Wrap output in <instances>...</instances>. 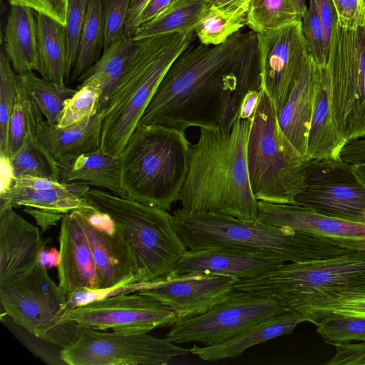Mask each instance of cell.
<instances>
[{
    "label": "cell",
    "instance_id": "obj_1",
    "mask_svg": "<svg viewBox=\"0 0 365 365\" xmlns=\"http://www.w3.org/2000/svg\"><path fill=\"white\" fill-rule=\"evenodd\" d=\"M252 89L262 90L256 33L239 31L215 46L190 44L168 68L138 124L228 129Z\"/></svg>",
    "mask_w": 365,
    "mask_h": 365
},
{
    "label": "cell",
    "instance_id": "obj_2",
    "mask_svg": "<svg viewBox=\"0 0 365 365\" xmlns=\"http://www.w3.org/2000/svg\"><path fill=\"white\" fill-rule=\"evenodd\" d=\"M254 115L237 118L228 129L200 128L191 144L185 180L180 194L182 210L257 220L247 165V145Z\"/></svg>",
    "mask_w": 365,
    "mask_h": 365
},
{
    "label": "cell",
    "instance_id": "obj_3",
    "mask_svg": "<svg viewBox=\"0 0 365 365\" xmlns=\"http://www.w3.org/2000/svg\"><path fill=\"white\" fill-rule=\"evenodd\" d=\"M176 230L188 250L232 247L284 262H306L365 250V242L336 240L232 216L176 210Z\"/></svg>",
    "mask_w": 365,
    "mask_h": 365
},
{
    "label": "cell",
    "instance_id": "obj_4",
    "mask_svg": "<svg viewBox=\"0 0 365 365\" xmlns=\"http://www.w3.org/2000/svg\"><path fill=\"white\" fill-rule=\"evenodd\" d=\"M233 289L273 298L287 310L315 324L322 312L365 295V250L282 263L260 277L237 282Z\"/></svg>",
    "mask_w": 365,
    "mask_h": 365
},
{
    "label": "cell",
    "instance_id": "obj_5",
    "mask_svg": "<svg viewBox=\"0 0 365 365\" xmlns=\"http://www.w3.org/2000/svg\"><path fill=\"white\" fill-rule=\"evenodd\" d=\"M190 145L183 130L138 124L118 156L125 197L170 211L185 180Z\"/></svg>",
    "mask_w": 365,
    "mask_h": 365
},
{
    "label": "cell",
    "instance_id": "obj_6",
    "mask_svg": "<svg viewBox=\"0 0 365 365\" xmlns=\"http://www.w3.org/2000/svg\"><path fill=\"white\" fill-rule=\"evenodd\" d=\"M193 38L194 34L174 33L138 40L128 67L101 110L103 152L120 155L165 74Z\"/></svg>",
    "mask_w": 365,
    "mask_h": 365
},
{
    "label": "cell",
    "instance_id": "obj_7",
    "mask_svg": "<svg viewBox=\"0 0 365 365\" xmlns=\"http://www.w3.org/2000/svg\"><path fill=\"white\" fill-rule=\"evenodd\" d=\"M77 192L109 215L122 231L133 266L135 284L171 274L188 250L168 211L100 189L81 186Z\"/></svg>",
    "mask_w": 365,
    "mask_h": 365
},
{
    "label": "cell",
    "instance_id": "obj_8",
    "mask_svg": "<svg viewBox=\"0 0 365 365\" xmlns=\"http://www.w3.org/2000/svg\"><path fill=\"white\" fill-rule=\"evenodd\" d=\"M308 161L282 131L272 104L262 91L247 145L250 182L255 198L295 204Z\"/></svg>",
    "mask_w": 365,
    "mask_h": 365
},
{
    "label": "cell",
    "instance_id": "obj_9",
    "mask_svg": "<svg viewBox=\"0 0 365 365\" xmlns=\"http://www.w3.org/2000/svg\"><path fill=\"white\" fill-rule=\"evenodd\" d=\"M0 302L15 324L61 349L78 336L81 327L76 322H61L68 309L67 296L39 262L31 269L0 282Z\"/></svg>",
    "mask_w": 365,
    "mask_h": 365
},
{
    "label": "cell",
    "instance_id": "obj_10",
    "mask_svg": "<svg viewBox=\"0 0 365 365\" xmlns=\"http://www.w3.org/2000/svg\"><path fill=\"white\" fill-rule=\"evenodd\" d=\"M334 115L346 141L365 135V26L349 29L337 22L327 63Z\"/></svg>",
    "mask_w": 365,
    "mask_h": 365
},
{
    "label": "cell",
    "instance_id": "obj_11",
    "mask_svg": "<svg viewBox=\"0 0 365 365\" xmlns=\"http://www.w3.org/2000/svg\"><path fill=\"white\" fill-rule=\"evenodd\" d=\"M286 310L273 298L233 289L205 313L175 323L165 339L175 344H219Z\"/></svg>",
    "mask_w": 365,
    "mask_h": 365
},
{
    "label": "cell",
    "instance_id": "obj_12",
    "mask_svg": "<svg viewBox=\"0 0 365 365\" xmlns=\"http://www.w3.org/2000/svg\"><path fill=\"white\" fill-rule=\"evenodd\" d=\"M189 352L190 349L148 333L81 327L76 339L61 349L60 356L68 365H164Z\"/></svg>",
    "mask_w": 365,
    "mask_h": 365
},
{
    "label": "cell",
    "instance_id": "obj_13",
    "mask_svg": "<svg viewBox=\"0 0 365 365\" xmlns=\"http://www.w3.org/2000/svg\"><path fill=\"white\" fill-rule=\"evenodd\" d=\"M61 322H74L80 327L98 330L148 333L156 328L170 327L178 319L161 302L135 292L108 295L68 308Z\"/></svg>",
    "mask_w": 365,
    "mask_h": 365
},
{
    "label": "cell",
    "instance_id": "obj_14",
    "mask_svg": "<svg viewBox=\"0 0 365 365\" xmlns=\"http://www.w3.org/2000/svg\"><path fill=\"white\" fill-rule=\"evenodd\" d=\"M294 202L326 216L365 223V187L340 158L309 160Z\"/></svg>",
    "mask_w": 365,
    "mask_h": 365
},
{
    "label": "cell",
    "instance_id": "obj_15",
    "mask_svg": "<svg viewBox=\"0 0 365 365\" xmlns=\"http://www.w3.org/2000/svg\"><path fill=\"white\" fill-rule=\"evenodd\" d=\"M262 90L279 114L309 53L302 21L257 34Z\"/></svg>",
    "mask_w": 365,
    "mask_h": 365
},
{
    "label": "cell",
    "instance_id": "obj_16",
    "mask_svg": "<svg viewBox=\"0 0 365 365\" xmlns=\"http://www.w3.org/2000/svg\"><path fill=\"white\" fill-rule=\"evenodd\" d=\"M235 277L214 274L175 276L136 284L132 291L151 297L171 309L178 322L200 315L233 289Z\"/></svg>",
    "mask_w": 365,
    "mask_h": 365
},
{
    "label": "cell",
    "instance_id": "obj_17",
    "mask_svg": "<svg viewBox=\"0 0 365 365\" xmlns=\"http://www.w3.org/2000/svg\"><path fill=\"white\" fill-rule=\"evenodd\" d=\"M100 277L101 289L116 291L135 284L130 255L122 231L107 214L95 207L78 210Z\"/></svg>",
    "mask_w": 365,
    "mask_h": 365
},
{
    "label": "cell",
    "instance_id": "obj_18",
    "mask_svg": "<svg viewBox=\"0 0 365 365\" xmlns=\"http://www.w3.org/2000/svg\"><path fill=\"white\" fill-rule=\"evenodd\" d=\"M59 255L58 287L67 297L84 290H101L100 277L77 210L61 218Z\"/></svg>",
    "mask_w": 365,
    "mask_h": 365
},
{
    "label": "cell",
    "instance_id": "obj_19",
    "mask_svg": "<svg viewBox=\"0 0 365 365\" xmlns=\"http://www.w3.org/2000/svg\"><path fill=\"white\" fill-rule=\"evenodd\" d=\"M284 263L259 253L232 247H216L187 250L171 273L175 276L214 274L235 277L239 281L260 277Z\"/></svg>",
    "mask_w": 365,
    "mask_h": 365
},
{
    "label": "cell",
    "instance_id": "obj_20",
    "mask_svg": "<svg viewBox=\"0 0 365 365\" xmlns=\"http://www.w3.org/2000/svg\"><path fill=\"white\" fill-rule=\"evenodd\" d=\"M257 221L336 240L365 242V223L326 216L297 204L257 201Z\"/></svg>",
    "mask_w": 365,
    "mask_h": 365
},
{
    "label": "cell",
    "instance_id": "obj_21",
    "mask_svg": "<svg viewBox=\"0 0 365 365\" xmlns=\"http://www.w3.org/2000/svg\"><path fill=\"white\" fill-rule=\"evenodd\" d=\"M2 205H24L62 215L94 207L67 184L51 178H15L9 173L1 186L0 206Z\"/></svg>",
    "mask_w": 365,
    "mask_h": 365
},
{
    "label": "cell",
    "instance_id": "obj_22",
    "mask_svg": "<svg viewBox=\"0 0 365 365\" xmlns=\"http://www.w3.org/2000/svg\"><path fill=\"white\" fill-rule=\"evenodd\" d=\"M13 207L0 206V282L34 268L44 248L38 228Z\"/></svg>",
    "mask_w": 365,
    "mask_h": 365
},
{
    "label": "cell",
    "instance_id": "obj_23",
    "mask_svg": "<svg viewBox=\"0 0 365 365\" xmlns=\"http://www.w3.org/2000/svg\"><path fill=\"white\" fill-rule=\"evenodd\" d=\"M317 68L318 64L309 53L277 115L282 131L292 145L304 156L313 110Z\"/></svg>",
    "mask_w": 365,
    "mask_h": 365
},
{
    "label": "cell",
    "instance_id": "obj_24",
    "mask_svg": "<svg viewBox=\"0 0 365 365\" xmlns=\"http://www.w3.org/2000/svg\"><path fill=\"white\" fill-rule=\"evenodd\" d=\"M346 142L338 130L334 115L328 66L318 64L306 156L308 160L339 158Z\"/></svg>",
    "mask_w": 365,
    "mask_h": 365
},
{
    "label": "cell",
    "instance_id": "obj_25",
    "mask_svg": "<svg viewBox=\"0 0 365 365\" xmlns=\"http://www.w3.org/2000/svg\"><path fill=\"white\" fill-rule=\"evenodd\" d=\"M306 319L289 310L265 319L224 342L200 347L194 344L191 354L207 361L236 358L248 348L284 334H290Z\"/></svg>",
    "mask_w": 365,
    "mask_h": 365
},
{
    "label": "cell",
    "instance_id": "obj_26",
    "mask_svg": "<svg viewBox=\"0 0 365 365\" xmlns=\"http://www.w3.org/2000/svg\"><path fill=\"white\" fill-rule=\"evenodd\" d=\"M58 181H80L125 197L121 186L119 158L98 150L69 155L56 161Z\"/></svg>",
    "mask_w": 365,
    "mask_h": 365
},
{
    "label": "cell",
    "instance_id": "obj_27",
    "mask_svg": "<svg viewBox=\"0 0 365 365\" xmlns=\"http://www.w3.org/2000/svg\"><path fill=\"white\" fill-rule=\"evenodd\" d=\"M103 115L100 110L80 123L60 128L43 120L40 140L56 161L62 158L101 150Z\"/></svg>",
    "mask_w": 365,
    "mask_h": 365
},
{
    "label": "cell",
    "instance_id": "obj_28",
    "mask_svg": "<svg viewBox=\"0 0 365 365\" xmlns=\"http://www.w3.org/2000/svg\"><path fill=\"white\" fill-rule=\"evenodd\" d=\"M34 10L11 5L4 28L5 53L17 74L38 71L37 25Z\"/></svg>",
    "mask_w": 365,
    "mask_h": 365
},
{
    "label": "cell",
    "instance_id": "obj_29",
    "mask_svg": "<svg viewBox=\"0 0 365 365\" xmlns=\"http://www.w3.org/2000/svg\"><path fill=\"white\" fill-rule=\"evenodd\" d=\"M39 67L42 78L64 83L67 76L65 26L54 19L36 14Z\"/></svg>",
    "mask_w": 365,
    "mask_h": 365
},
{
    "label": "cell",
    "instance_id": "obj_30",
    "mask_svg": "<svg viewBox=\"0 0 365 365\" xmlns=\"http://www.w3.org/2000/svg\"><path fill=\"white\" fill-rule=\"evenodd\" d=\"M138 41L125 34L113 41L99 59L78 80L94 81L102 90L101 110L108 104L136 49Z\"/></svg>",
    "mask_w": 365,
    "mask_h": 365
},
{
    "label": "cell",
    "instance_id": "obj_31",
    "mask_svg": "<svg viewBox=\"0 0 365 365\" xmlns=\"http://www.w3.org/2000/svg\"><path fill=\"white\" fill-rule=\"evenodd\" d=\"M209 4L205 0H178L140 25L132 38L138 41L174 33L193 35Z\"/></svg>",
    "mask_w": 365,
    "mask_h": 365
},
{
    "label": "cell",
    "instance_id": "obj_32",
    "mask_svg": "<svg viewBox=\"0 0 365 365\" xmlns=\"http://www.w3.org/2000/svg\"><path fill=\"white\" fill-rule=\"evenodd\" d=\"M250 0H232L221 4H209L195 35L200 43L219 45L246 25Z\"/></svg>",
    "mask_w": 365,
    "mask_h": 365
},
{
    "label": "cell",
    "instance_id": "obj_33",
    "mask_svg": "<svg viewBox=\"0 0 365 365\" xmlns=\"http://www.w3.org/2000/svg\"><path fill=\"white\" fill-rule=\"evenodd\" d=\"M43 116L37 104L19 83L18 96L9 123L8 159L25 143L30 142L42 148L50 160L56 162L40 140Z\"/></svg>",
    "mask_w": 365,
    "mask_h": 365
},
{
    "label": "cell",
    "instance_id": "obj_34",
    "mask_svg": "<svg viewBox=\"0 0 365 365\" xmlns=\"http://www.w3.org/2000/svg\"><path fill=\"white\" fill-rule=\"evenodd\" d=\"M18 79L51 124L58 123L66 103L77 91L64 83L38 78L34 71L18 74Z\"/></svg>",
    "mask_w": 365,
    "mask_h": 365
},
{
    "label": "cell",
    "instance_id": "obj_35",
    "mask_svg": "<svg viewBox=\"0 0 365 365\" xmlns=\"http://www.w3.org/2000/svg\"><path fill=\"white\" fill-rule=\"evenodd\" d=\"M104 47V24L101 0H90L82 29L77 59L70 80L78 81L81 76L100 58Z\"/></svg>",
    "mask_w": 365,
    "mask_h": 365
},
{
    "label": "cell",
    "instance_id": "obj_36",
    "mask_svg": "<svg viewBox=\"0 0 365 365\" xmlns=\"http://www.w3.org/2000/svg\"><path fill=\"white\" fill-rule=\"evenodd\" d=\"M302 21L292 0H250L246 25L256 34Z\"/></svg>",
    "mask_w": 365,
    "mask_h": 365
},
{
    "label": "cell",
    "instance_id": "obj_37",
    "mask_svg": "<svg viewBox=\"0 0 365 365\" xmlns=\"http://www.w3.org/2000/svg\"><path fill=\"white\" fill-rule=\"evenodd\" d=\"M5 163L9 173L13 177L29 176L58 181L56 164L50 160L42 148L33 143H25Z\"/></svg>",
    "mask_w": 365,
    "mask_h": 365
},
{
    "label": "cell",
    "instance_id": "obj_38",
    "mask_svg": "<svg viewBox=\"0 0 365 365\" xmlns=\"http://www.w3.org/2000/svg\"><path fill=\"white\" fill-rule=\"evenodd\" d=\"M18 74L4 51L0 55V157L8 159V128L10 116L19 93Z\"/></svg>",
    "mask_w": 365,
    "mask_h": 365
},
{
    "label": "cell",
    "instance_id": "obj_39",
    "mask_svg": "<svg viewBox=\"0 0 365 365\" xmlns=\"http://www.w3.org/2000/svg\"><path fill=\"white\" fill-rule=\"evenodd\" d=\"M76 93L67 101L59 121L60 128L67 127L96 115L101 110L102 90L94 81H83Z\"/></svg>",
    "mask_w": 365,
    "mask_h": 365
},
{
    "label": "cell",
    "instance_id": "obj_40",
    "mask_svg": "<svg viewBox=\"0 0 365 365\" xmlns=\"http://www.w3.org/2000/svg\"><path fill=\"white\" fill-rule=\"evenodd\" d=\"M316 325L317 332L324 342L334 346L351 341H365V317L330 314Z\"/></svg>",
    "mask_w": 365,
    "mask_h": 365
},
{
    "label": "cell",
    "instance_id": "obj_41",
    "mask_svg": "<svg viewBox=\"0 0 365 365\" xmlns=\"http://www.w3.org/2000/svg\"><path fill=\"white\" fill-rule=\"evenodd\" d=\"M90 0H68L66 24L65 26L66 39L67 82L76 63L82 29L86 20Z\"/></svg>",
    "mask_w": 365,
    "mask_h": 365
},
{
    "label": "cell",
    "instance_id": "obj_42",
    "mask_svg": "<svg viewBox=\"0 0 365 365\" xmlns=\"http://www.w3.org/2000/svg\"><path fill=\"white\" fill-rule=\"evenodd\" d=\"M302 26L309 54L317 64L326 65L327 58L323 28L314 0H309V5L302 18Z\"/></svg>",
    "mask_w": 365,
    "mask_h": 365
},
{
    "label": "cell",
    "instance_id": "obj_43",
    "mask_svg": "<svg viewBox=\"0 0 365 365\" xmlns=\"http://www.w3.org/2000/svg\"><path fill=\"white\" fill-rule=\"evenodd\" d=\"M130 0H101L106 50L124 34Z\"/></svg>",
    "mask_w": 365,
    "mask_h": 365
},
{
    "label": "cell",
    "instance_id": "obj_44",
    "mask_svg": "<svg viewBox=\"0 0 365 365\" xmlns=\"http://www.w3.org/2000/svg\"><path fill=\"white\" fill-rule=\"evenodd\" d=\"M332 1L341 26L349 29L365 26L364 0Z\"/></svg>",
    "mask_w": 365,
    "mask_h": 365
},
{
    "label": "cell",
    "instance_id": "obj_45",
    "mask_svg": "<svg viewBox=\"0 0 365 365\" xmlns=\"http://www.w3.org/2000/svg\"><path fill=\"white\" fill-rule=\"evenodd\" d=\"M11 5L27 6L66 26L68 0H9Z\"/></svg>",
    "mask_w": 365,
    "mask_h": 365
},
{
    "label": "cell",
    "instance_id": "obj_46",
    "mask_svg": "<svg viewBox=\"0 0 365 365\" xmlns=\"http://www.w3.org/2000/svg\"><path fill=\"white\" fill-rule=\"evenodd\" d=\"M334 356L327 365H365V341L346 343L335 346Z\"/></svg>",
    "mask_w": 365,
    "mask_h": 365
},
{
    "label": "cell",
    "instance_id": "obj_47",
    "mask_svg": "<svg viewBox=\"0 0 365 365\" xmlns=\"http://www.w3.org/2000/svg\"><path fill=\"white\" fill-rule=\"evenodd\" d=\"M314 1L323 28L324 41L328 61L331 39L334 28L338 22V16L332 0Z\"/></svg>",
    "mask_w": 365,
    "mask_h": 365
},
{
    "label": "cell",
    "instance_id": "obj_48",
    "mask_svg": "<svg viewBox=\"0 0 365 365\" xmlns=\"http://www.w3.org/2000/svg\"><path fill=\"white\" fill-rule=\"evenodd\" d=\"M330 314H338L349 317H365V295L359 298L339 303L322 312L317 317L314 324H316L321 319Z\"/></svg>",
    "mask_w": 365,
    "mask_h": 365
},
{
    "label": "cell",
    "instance_id": "obj_49",
    "mask_svg": "<svg viewBox=\"0 0 365 365\" xmlns=\"http://www.w3.org/2000/svg\"><path fill=\"white\" fill-rule=\"evenodd\" d=\"M149 0H130L124 34L133 37L139 27L140 16Z\"/></svg>",
    "mask_w": 365,
    "mask_h": 365
},
{
    "label": "cell",
    "instance_id": "obj_50",
    "mask_svg": "<svg viewBox=\"0 0 365 365\" xmlns=\"http://www.w3.org/2000/svg\"><path fill=\"white\" fill-rule=\"evenodd\" d=\"M262 91V90L252 89L245 94L238 109V118L248 119L255 115L260 100Z\"/></svg>",
    "mask_w": 365,
    "mask_h": 365
},
{
    "label": "cell",
    "instance_id": "obj_51",
    "mask_svg": "<svg viewBox=\"0 0 365 365\" xmlns=\"http://www.w3.org/2000/svg\"><path fill=\"white\" fill-rule=\"evenodd\" d=\"M178 0H149L139 19V26L154 19Z\"/></svg>",
    "mask_w": 365,
    "mask_h": 365
},
{
    "label": "cell",
    "instance_id": "obj_52",
    "mask_svg": "<svg viewBox=\"0 0 365 365\" xmlns=\"http://www.w3.org/2000/svg\"><path fill=\"white\" fill-rule=\"evenodd\" d=\"M24 210L35 218L38 225L41 227L42 232L46 231L51 226L55 225L56 222L64 215L29 207H27Z\"/></svg>",
    "mask_w": 365,
    "mask_h": 365
},
{
    "label": "cell",
    "instance_id": "obj_53",
    "mask_svg": "<svg viewBox=\"0 0 365 365\" xmlns=\"http://www.w3.org/2000/svg\"><path fill=\"white\" fill-rule=\"evenodd\" d=\"M60 255L59 251L57 252L55 249H43L38 258V262L46 267V264L51 266H58L59 262Z\"/></svg>",
    "mask_w": 365,
    "mask_h": 365
},
{
    "label": "cell",
    "instance_id": "obj_54",
    "mask_svg": "<svg viewBox=\"0 0 365 365\" xmlns=\"http://www.w3.org/2000/svg\"><path fill=\"white\" fill-rule=\"evenodd\" d=\"M350 165L356 178L365 187V163Z\"/></svg>",
    "mask_w": 365,
    "mask_h": 365
},
{
    "label": "cell",
    "instance_id": "obj_55",
    "mask_svg": "<svg viewBox=\"0 0 365 365\" xmlns=\"http://www.w3.org/2000/svg\"><path fill=\"white\" fill-rule=\"evenodd\" d=\"M295 7L299 14L300 16L302 18V16L304 15V12L306 11L307 9V0H292Z\"/></svg>",
    "mask_w": 365,
    "mask_h": 365
},
{
    "label": "cell",
    "instance_id": "obj_56",
    "mask_svg": "<svg viewBox=\"0 0 365 365\" xmlns=\"http://www.w3.org/2000/svg\"><path fill=\"white\" fill-rule=\"evenodd\" d=\"M212 4H221L232 0H205Z\"/></svg>",
    "mask_w": 365,
    "mask_h": 365
},
{
    "label": "cell",
    "instance_id": "obj_57",
    "mask_svg": "<svg viewBox=\"0 0 365 365\" xmlns=\"http://www.w3.org/2000/svg\"><path fill=\"white\" fill-rule=\"evenodd\" d=\"M364 2H365V0H364Z\"/></svg>",
    "mask_w": 365,
    "mask_h": 365
}]
</instances>
